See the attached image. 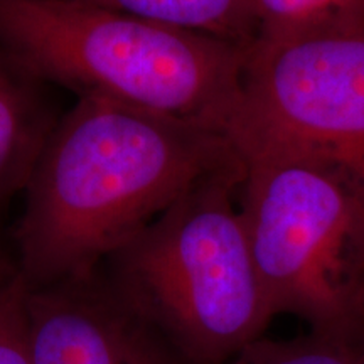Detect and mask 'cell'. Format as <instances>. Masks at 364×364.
Wrapping results in <instances>:
<instances>
[{
    "instance_id": "obj_1",
    "label": "cell",
    "mask_w": 364,
    "mask_h": 364,
    "mask_svg": "<svg viewBox=\"0 0 364 364\" xmlns=\"http://www.w3.org/2000/svg\"><path fill=\"white\" fill-rule=\"evenodd\" d=\"M238 164L213 132L78 98L27 181L16 265L29 287L97 270L186 191Z\"/></svg>"
},
{
    "instance_id": "obj_2",
    "label": "cell",
    "mask_w": 364,
    "mask_h": 364,
    "mask_svg": "<svg viewBox=\"0 0 364 364\" xmlns=\"http://www.w3.org/2000/svg\"><path fill=\"white\" fill-rule=\"evenodd\" d=\"M0 44L41 81L228 139L248 49L83 0H0ZM230 142V140H228Z\"/></svg>"
},
{
    "instance_id": "obj_3",
    "label": "cell",
    "mask_w": 364,
    "mask_h": 364,
    "mask_svg": "<svg viewBox=\"0 0 364 364\" xmlns=\"http://www.w3.org/2000/svg\"><path fill=\"white\" fill-rule=\"evenodd\" d=\"M241 181L243 162L206 176L100 265L191 364H230L275 318L236 199Z\"/></svg>"
},
{
    "instance_id": "obj_4",
    "label": "cell",
    "mask_w": 364,
    "mask_h": 364,
    "mask_svg": "<svg viewBox=\"0 0 364 364\" xmlns=\"http://www.w3.org/2000/svg\"><path fill=\"white\" fill-rule=\"evenodd\" d=\"M240 209L273 316L364 336V186L280 152H245Z\"/></svg>"
},
{
    "instance_id": "obj_5",
    "label": "cell",
    "mask_w": 364,
    "mask_h": 364,
    "mask_svg": "<svg viewBox=\"0 0 364 364\" xmlns=\"http://www.w3.org/2000/svg\"><path fill=\"white\" fill-rule=\"evenodd\" d=\"M236 152H280L338 169L364 186V21L248 49Z\"/></svg>"
},
{
    "instance_id": "obj_6",
    "label": "cell",
    "mask_w": 364,
    "mask_h": 364,
    "mask_svg": "<svg viewBox=\"0 0 364 364\" xmlns=\"http://www.w3.org/2000/svg\"><path fill=\"white\" fill-rule=\"evenodd\" d=\"M31 364H191L118 295L103 268L29 287Z\"/></svg>"
},
{
    "instance_id": "obj_7",
    "label": "cell",
    "mask_w": 364,
    "mask_h": 364,
    "mask_svg": "<svg viewBox=\"0 0 364 364\" xmlns=\"http://www.w3.org/2000/svg\"><path fill=\"white\" fill-rule=\"evenodd\" d=\"M41 83L0 44V206L26 189L58 124Z\"/></svg>"
},
{
    "instance_id": "obj_8",
    "label": "cell",
    "mask_w": 364,
    "mask_h": 364,
    "mask_svg": "<svg viewBox=\"0 0 364 364\" xmlns=\"http://www.w3.org/2000/svg\"><path fill=\"white\" fill-rule=\"evenodd\" d=\"M250 49L260 39L255 0H83Z\"/></svg>"
},
{
    "instance_id": "obj_9",
    "label": "cell",
    "mask_w": 364,
    "mask_h": 364,
    "mask_svg": "<svg viewBox=\"0 0 364 364\" xmlns=\"http://www.w3.org/2000/svg\"><path fill=\"white\" fill-rule=\"evenodd\" d=\"M230 364H364V336L314 331L290 339L263 336Z\"/></svg>"
},
{
    "instance_id": "obj_10",
    "label": "cell",
    "mask_w": 364,
    "mask_h": 364,
    "mask_svg": "<svg viewBox=\"0 0 364 364\" xmlns=\"http://www.w3.org/2000/svg\"><path fill=\"white\" fill-rule=\"evenodd\" d=\"M255 6L260 19V39L297 38L349 24L336 16L326 0H255Z\"/></svg>"
},
{
    "instance_id": "obj_11",
    "label": "cell",
    "mask_w": 364,
    "mask_h": 364,
    "mask_svg": "<svg viewBox=\"0 0 364 364\" xmlns=\"http://www.w3.org/2000/svg\"><path fill=\"white\" fill-rule=\"evenodd\" d=\"M27 284L17 265L0 263V364H31Z\"/></svg>"
},
{
    "instance_id": "obj_12",
    "label": "cell",
    "mask_w": 364,
    "mask_h": 364,
    "mask_svg": "<svg viewBox=\"0 0 364 364\" xmlns=\"http://www.w3.org/2000/svg\"><path fill=\"white\" fill-rule=\"evenodd\" d=\"M343 22L364 21V0H326Z\"/></svg>"
}]
</instances>
